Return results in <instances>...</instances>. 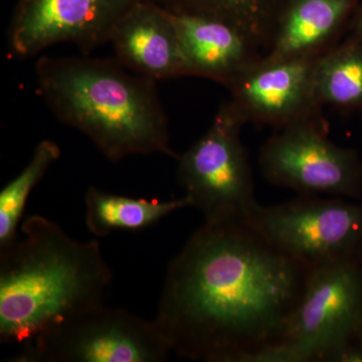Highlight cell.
I'll return each instance as SVG.
<instances>
[{
	"mask_svg": "<svg viewBox=\"0 0 362 362\" xmlns=\"http://www.w3.org/2000/svg\"><path fill=\"white\" fill-rule=\"evenodd\" d=\"M311 270L246 223H204L169 263L153 321L183 358L251 362L282 339Z\"/></svg>",
	"mask_w": 362,
	"mask_h": 362,
	"instance_id": "obj_1",
	"label": "cell"
},
{
	"mask_svg": "<svg viewBox=\"0 0 362 362\" xmlns=\"http://www.w3.org/2000/svg\"><path fill=\"white\" fill-rule=\"evenodd\" d=\"M23 238L0 250V342L21 344L103 303L113 272L96 240L82 242L42 216L21 225Z\"/></svg>",
	"mask_w": 362,
	"mask_h": 362,
	"instance_id": "obj_2",
	"label": "cell"
},
{
	"mask_svg": "<svg viewBox=\"0 0 362 362\" xmlns=\"http://www.w3.org/2000/svg\"><path fill=\"white\" fill-rule=\"evenodd\" d=\"M35 80L54 117L87 136L108 160L156 153L177 158L153 78L117 59L42 57Z\"/></svg>",
	"mask_w": 362,
	"mask_h": 362,
	"instance_id": "obj_3",
	"label": "cell"
},
{
	"mask_svg": "<svg viewBox=\"0 0 362 362\" xmlns=\"http://www.w3.org/2000/svg\"><path fill=\"white\" fill-rule=\"evenodd\" d=\"M245 122L230 102L221 105L206 134L177 156L185 197L204 223H247L259 206L246 148Z\"/></svg>",
	"mask_w": 362,
	"mask_h": 362,
	"instance_id": "obj_4",
	"label": "cell"
},
{
	"mask_svg": "<svg viewBox=\"0 0 362 362\" xmlns=\"http://www.w3.org/2000/svg\"><path fill=\"white\" fill-rule=\"evenodd\" d=\"M171 350L154 321L98 304L23 343L11 362H161Z\"/></svg>",
	"mask_w": 362,
	"mask_h": 362,
	"instance_id": "obj_5",
	"label": "cell"
},
{
	"mask_svg": "<svg viewBox=\"0 0 362 362\" xmlns=\"http://www.w3.org/2000/svg\"><path fill=\"white\" fill-rule=\"evenodd\" d=\"M247 225L279 252L314 269L356 258L362 245V206L301 195L257 207Z\"/></svg>",
	"mask_w": 362,
	"mask_h": 362,
	"instance_id": "obj_6",
	"label": "cell"
},
{
	"mask_svg": "<svg viewBox=\"0 0 362 362\" xmlns=\"http://www.w3.org/2000/svg\"><path fill=\"white\" fill-rule=\"evenodd\" d=\"M362 320V274L356 259L312 269L282 345L289 361L326 362L351 342Z\"/></svg>",
	"mask_w": 362,
	"mask_h": 362,
	"instance_id": "obj_7",
	"label": "cell"
},
{
	"mask_svg": "<svg viewBox=\"0 0 362 362\" xmlns=\"http://www.w3.org/2000/svg\"><path fill=\"white\" fill-rule=\"evenodd\" d=\"M262 173L273 185L300 195H356L361 168L356 156L328 138L322 118L282 128L259 151Z\"/></svg>",
	"mask_w": 362,
	"mask_h": 362,
	"instance_id": "obj_8",
	"label": "cell"
},
{
	"mask_svg": "<svg viewBox=\"0 0 362 362\" xmlns=\"http://www.w3.org/2000/svg\"><path fill=\"white\" fill-rule=\"evenodd\" d=\"M144 0H18L8 28L11 56L30 59L59 44L89 54L110 42L125 14Z\"/></svg>",
	"mask_w": 362,
	"mask_h": 362,
	"instance_id": "obj_9",
	"label": "cell"
},
{
	"mask_svg": "<svg viewBox=\"0 0 362 362\" xmlns=\"http://www.w3.org/2000/svg\"><path fill=\"white\" fill-rule=\"evenodd\" d=\"M322 54L279 59L263 57L226 85L228 102L245 124L282 129L322 118L315 86L317 62Z\"/></svg>",
	"mask_w": 362,
	"mask_h": 362,
	"instance_id": "obj_10",
	"label": "cell"
},
{
	"mask_svg": "<svg viewBox=\"0 0 362 362\" xmlns=\"http://www.w3.org/2000/svg\"><path fill=\"white\" fill-rule=\"evenodd\" d=\"M109 42L121 64L145 77L158 81L192 76L170 11L152 0L128 11Z\"/></svg>",
	"mask_w": 362,
	"mask_h": 362,
	"instance_id": "obj_11",
	"label": "cell"
},
{
	"mask_svg": "<svg viewBox=\"0 0 362 362\" xmlns=\"http://www.w3.org/2000/svg\"><path fill=\"white\" fill-rule=\"evenodd\" d=\"M190 75L223 85L263 58L237 28L206 16L171 13Z\"/></svg>",
	"mask_w": 362,
	"mask_h": 362,
	"instance_id": "obj_12",
	"label": "cell"
},
{
	"mask_svg": "<svg viewBox=\"0 0 362 362\" xmlns=\"http://www.w3.org/2000/svg\"><path fill=\"white\" fill-rule=\"evenodd\" d=\"M354 0H291L264 58L322 54L354 6Z\"/></svg>",
	"mask_w": 362,
	"mask_h": 362,
	"instance_id": "obj_13",
	"label": "cell"
},
{
	"mask_svg": "<svg viewBox=\"0 0 362 362\" xmlns=\"http://www.w3.org/2000/svg\"><path fill=\"white\" fill-rule=\"evenodd\" d=\"M170 13L194 14L237 28L262 54L270 51L291 0H152Z\"/></svg>",
	"mask_w": 362,
	"mask_h": 362,
	"instance_id": "obj_14",
	"label": "cell"
},
{
	"mask_svg": "<svg viewBox=\"0 0 362 362\" xmlns=\"http://www.w3.org/2000/svg\"><path fill=\"white\" fill-rule=\"evenodd\" d=\"M188 206L190 202L185 197L160 202L114 194L90 187L85 194V223L93 235L105 238L115 232H139Z\"/></svg>",
	"mask_w": 362,
	"mask_h": 362,
	"instance_id": "obj_15",
	"label": "cell"
},
{
	"mask_svg": "<svg viewBox=\"0 0 362 362\" xmlns=\"http://www.w3.org/2000/svg\"><path fill=\"white\" fill-rule=\"evenodd\" d=\"M319 103L362 108V44L349 42L319 57L315 71Z\"/></svg>",
	"mask_w": 362,
	"mask_h": 362,
	"instance_id": "obj_16",
	"label": "cell"
},
{
	"mask_svg": "<svg viewBox=\"0 0 362 362\" xmlns=\"http://www.w3.org/2000/svg\"><path fill=\"white\" fill-rule=\"evenodd\" d=\"M61 148L52 140H42L35 147L25 168L0 192V250L18 239V230L28 199L52 164L61 157Z\"/></svg>",
	"mask_w": 362,
	"mask_h": 362,
	"instance_id": "obj_17",
	"label": "cell"
},
{
	"mask_svg": "<svg viewBox=\"0 0 362 362\" xmlns=\"http://www.w3.org/2000/svg\"><path fill=\"white\" fill-rule=\"evenodd\" d=\"M358 37H359V42L362 44V16L361 18V20H359L358 23Z\"/></svg>",
	"mask_w": 362,
	"mask_h": 362,
	"instance_id": "obj_18",
	"label": "cell"
},
{
	"mask_svg": "<svg viewBox=\"0 0 362 362\" xmlns=\"http://www.w3.org/2000/svg\"><path fill=\"white\" fill-rule=\"evenodd\" d=\"M357 334H362V320L361 323V326H359L358 333Z\"/></svg>",
	"mask_w": 362,
	"mask_h": 362,
	"instance_id": "obj_19",
	"label": "cell"
}]
</instances>
